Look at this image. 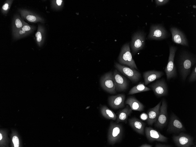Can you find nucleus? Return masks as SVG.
Listing matches in <instances>:
<instances>
[{"instance_id": "30", "label": "nucleus", "mask_w": 196, "mask_h": 147, "mask_svg": "<svg viewBox=\"0 0 196 147\" xmlns=\"http://www.w3.org/2000/svg\"><path fill=\"white\" fill-rule=\"evenodd\" d=\"M140 117L142 120L145 121L147 120L148 118V116L147 114L143 113L140 115Z\"/></svg>"}, {"instance_id": "25", "label": "nucleus", "mask_w": 196, "mask_h": 147, "mask_svg": "<svg viewBox=\"0 0 196 147\" xmlns=\"http://www.w3.org/2000/svg\"><path fill=\"white\" fill-rule=\"evenodd\" d=\"M31 29L30 27L28 25H25L23 26L21 30L19 32L20 34H22L25 33L26 31H29Z\"/></svg>"}, {"instance_id": "10", "label": "nucleus", "mask_w": 196, "mask_h": 147, "mask_svg": "<svg viewBox=\"0 0 196 147\" xmlns=\"http://www.w3.org/2000/svg\"><path fill=\"white\" fill-rule=\"evenodd\" d=\"M160 106V112L155 126L158 128L162 129L166 125L167 118V104L166 100L163 99Z\"/></svg>"}, {"instance_id": "1", "label": "nucleus", "mask_w": 196, "mask_h": 147, "mask_svg": "<svg viewBox=\"0 0 196 147\" xmlns=\"http://www.w3.org/2000/svg\"><path fill=\"white\" fill-rule=\"evenodd\" d=\"M196 58L192 54L186 51L181 54L179 60V67L182 79L185 80L190 72L192 67L196 62Z\"/></svg>"}, {"instance_id": "9", "label": "nucleus", "mask_w": 196, "mask_h": 147, "mask_svg": "<svg viewBox=\"0 0 196 147\" xmlns=\"http://www.w3.org/2000/svg\"><path fill=\"white\" fill-rule=\"evenodd\" d=\"M173 139L176 146L178 147H190L194 145L193 137L183 133L173 136Z\"/></svg>"}, {"instance_id": "27", "label": "nucleus", "mask_w": 196, "mask_h": 147, "mask_svg": "<svg viewBox=\"0 0 196 147\" xmlns=\"http://www.w3.org/2000/svg\"><path fill=\"white\" fill-rule=\"evenodd\" d=\"M12 141L15 147H18L19 146V140L18 138L16 136H15L13 137Z\"/></svg>"}, {"instance_id": "32", "label": "nucleus", "mask_w": 196, "mask_h": 147, "mask_svg": "<svg viewBox=\"0 0 196 147\" xmlns=\"http://www.w3.org/2000/svg\"><path fill=\"white\" fill-rule=\"evenodd\" d=\"M156 147H170L171 146L165 144L158 143L156 144L155 146Z\"/></svg>"}, {"instance_id": "17", "label": "nucleus", "mask_w": 196, "mask_h": 147, "mask_svg": "<svg viewBox=\"0 0 196 147\" xmlns=\"http://www.w3.org/2000/svg\"><path fill=\"white\" fill-rule=\"evenodd\" d=\"M161 102V101L155 107L148 110L147 113L148 116L147 123L149 125H152L156 122L159 114Z\"/></svg>"}, {"instance_id": "24", "label": "nucleus", "mask_w": 196, "mask_h": 147, "mask_svg": "<svg viewBox=\"0 0 196 147\" xmlns=\"http://www.w3.org/2000/svg\"><path fill=\"white\" fill-rule=\"evenodd\" d=\"M196 80V66L195 65L189 78V81L192 82Z\"/></svg>"}, {"instance_id": "6", "label": "nucleus", "mask_w": 196, "mask_h": 147, "mask_svg": "<svg viewBox=\"0 0 196 147\" xmlns=\"http://www.w3.org/2000/svg\"><path fill=\"white\" fill-rule=\"evenodd\" d=\"M145 42V35L141 31H138L133 35L131 42V47L132 53L136 54L142 49Z\"/></svg>"}, {"instance_id": "14", "label": "nucleus", "mask_w": 196, "mask_h": 147, "mask_svg": "<svg viewBox=\"0 0 196 147\" xmlns=\"http://www.w3.org/2000/svg\"><path fill=\"white\" fill-rule=\"evenodd\" d=\"M113 74L116 91H125L127 89L128 85L126 79L116 69L114 71Z\"/></svg>"}, {"instance_id": "18", "label": "nucleus", "mask_w": 196, "mask_h": 147, "mask_svg": "<svg viewBox=\"0 0 196 147\" xmlns=\"http://www.w3.org/2000/svg\"><path fill=\"white\" fill-rule=\"evenodd\" d=\"M163 74V72L160 71L151 70L144 72L143 73V77L145 85H146L151 82L160 78Z\"/></svg>"}, {"instance_id": "4", "label": "nucleus", "mask_w": 196, "mask_h": 147, "mask_svg": "<svg viewBox=\"0 0 196 147\" xmlns=\"http://www.w3.org/2000/svg\"><path fill=\"white\" fill-rule=\"evenodd\" d=\"M114 66L119 72L126 76L133 82H137L141 78V73L136 69L117 62L115 63Z\"/></svg>"}, {"instance_id": "29", "label": "nucleus", "mask_w": 196, "mask_h": 147, "mask_svg": "<svg viewBox=\"0 0 196 147\" xmlns=\"http://www.w3.org/2000/svg\"><path fill=\"white\" fill-rule=\"evenodd\" d=\"M36 40L38 43L40 42L42 40V36L41 33L38 31L37 32L36 34Z\"/></svg>"}, {"instance_id": "20", "label": "nucleus", "mask_w": 196, "mask_h": 147, "mask_svg": "<svg viewBox=\"0 0 196 147\" xmlns=\"http://www.w3.org/2000/svg\"><path fill=\"white\" fill-rule=\"evenodd\" d=\"M125 103L130 106L132 110L141 111L144 110V106L143 104L133 96L128 97Z\"/></svg>"}, {"instance_id": "5", "label": "nucleus", "mask_w": 196, "mask_h": 147, "mask_svg": "<svg viewBox=\"0 0 196 147\" xmlns=\"http://www.w3.org/2000/svg\"><path fill=\"white\" fill-rule=\"evenodd\" d=\"M100 85L106 92L111 94L116 93L115 85L113 73L109 72L104 74L101 78Z\"/></svg>"}, {"instance_id": "16", "label": "nucleus", "mask_w": 196, "mask_h": 147, "mask_svg": "<svg viewBox=\"0 0 196 147\" xmlns=\"http://www.w3.org/2000/svg\"><path fill=\"white\" fill-rule=\"evenodd\" d=\"M125 99V95L124 94L110 96L108 99L109 105L115 109L122 108L124 106Z\"/></svg>"}, {"instance_id": "22", "label": "nucleus", "mask_w": 196, "mask_h": 147, "mask_svg": "<svg viewBox=\"0 0 196 147\" xmlns=\"http://www.w3.org/2000/svg\"><path fill=\"white\" fill-rule=\"evenodd\" d=\"M100 111L103 116L105 118L114 121L116 120L117 116L116 114L106 106H102L100 108Z\"/></svg>"}, {"instance_id": "7", "label": "nucleus", "mask_w": 196, "mask_h": 147, "mask_svg": "<svg viewBox=\"0 0 196 147\" xmlns=\"http://www.w3.org/2000/svg\"><path fill=\"white\" fill-rule=\"evenodd\" d=\"M176 50L177 48L175 46H171L170 48L168 63L165 70L168 80L174 77L176 75V68L174 63V58Z\"/></svg>"}, {"instance_id": "33", "label": "nucleus", "mask_w": 196, "mask_h": 147, "mask_svg": "<svg viewBox=\"0 0 196 147\" xmlns=\"http://www.w3.org/2000/svg\"><path fill=\"white\" fill-rule=\"evenodd\" d=\"M9 4L7 3L5 4L2 6V9L4 10H6L8 8Z\"/></svg>"}, {"instance_id": "19", "label": "nucleus", "mask_w": 196, "mask_h": 147, "mask_svg": "<svg viewBox=\"0 0 196 147\" xmlns=\"http://www.w3.org/2000/svg\"><path fill=\"white\" fill-rule=\"evenodd\" d=\"M129 124L131 128L137 133L144 135L145 123L135 117L129 119Z\"/></svg>"}, {"instance_id": "36", "label": "nucleus", "mask_w": 196, "mask_h": 147, "mask_svg": "<svg viewBox=\"0 0 196 147\" xmlns=\"http://www.w3.org/2000/svg\"><path fill=\"white\" fill-rule=\"evenodd\" d=\"M2 138V135L1 134H0V140H1Z\"/></svg>"}, {"instance_id": "12", "label": "nucleus", "mask_w": 196, "mask_h": 147, "mask_svg": "<svg viewBox=\"0 0 196 147\" xmlns=\"http://www.w3.org/2000/svg\"><path fill=\"white\" fill-rule=\"evenodd\" d=\"M185 130L184 126L178 117L175 114H172L170 117L167 131L176 133Z\"/></svg>"}, {"instance_id": "34", "label": "nucleus", "mask_w": 196, "mask_h": 147, "mask_svg": "<svg viewBox=\"0 0 196 147\" xmlns=\"http://www.w3.org/2000/svg\"><path fill=\"white\" fill-rule=\"evenodd\" d=\"M140 147H152V146L148 144H143L141 145L140 146Z\"/></svg>"}, {"instance_id": "15", "label": "nucleus", "mask_w": 196, "mask_h": 147, "mask_svg": "<svg viewBox=\"0 0 196 147\" xmlns=\"http://www.w3.org/2000/svg\"><path fill=\"white\" fill-rule=\"evenodd\" d=\"M172 40L174 43L183 45L188 46L187 40L183 33L178 28L172 27L170 28Z\"/></svg>"}, {"instance_id": "8", "label": "nucleus", "mask_w": 196, "mask_h": 147, "mask_svg": "<svg viewBox=\"0 0 196 147\" xmlns=\"http://www.w3.org/2000/svg\"><path fill=\"white\" fill-rule=\"evenodd\" d=\"M168 36L167 31L162 25H152L150 27L148 38L151 40H161L166 38Z\"/></svg>"}, {"instance_id": "2", "label": "nucleus", "mask_w": 196, "mask_h": 147, "mask_svg": "<svg viewBox=\"0 0 196 147\" xmlns=\"http://www.w3.org/2000/svg\"><path fill=\"white\" fill-rule=\"evenodd\" d=\"M118 60L120 64L126 65L133 69H138L130 52L129 43H125L122 46Z\"/></svg>"}, {"instance_id": "26", "label": "nucleus", "mask_w": 196, "mask_h": 147, "mask_svg": "<svg viewBox=\"0 0 196 147\" xmlns=\"http://www.w3.org/2000/svg\"><path fill=\"white\" fill-rule=\"evenodd\" d=\"M169 0H156L155 1L157 6H161L167 3Z\"/></svg>"}, {"instance_id": "35", "label": "nucleus", "mask_w": 196, "mask_h": 147, "mask_svg": "<svg viewBox=\"0 0 196 147\" xmlns=\"http://www.w3.org/2000/svg\"><path fill=\"white\" fill-rule=\"evenodd\" d=\"M62 1V0H56L57 4L58 6H60L61 5Z\"/></svg>"}, {"instance_id": "21", "label": "nucleus", "mask_w": 196, "mask_h": 147, "mask_svg": "<svg viewBox=\"0 0 196 147\" xmlns=\"http://www.w3.org/2000/svg\"><path fill=\"white\" fill-rule=\"evenodd\" d=\"M132 113V110L128 105L124 109L120 110L119 112L116 119V122L119 123L120 122L127 123L128 116Z\"/></svg>"}, {"instance_id": "23", "label": "nucleus", "mask_w": 196, "mask_h": 147, "mask_svg": "<svg viewBox=\"0 0 196 147\" xmlns=\"http://www.w3.org/2000/svg\"><path fill=\"white\" fill-rule=\"evenodd\" d=\"M151 89L145 85L144 82H140L137 85L133 87L129 91L128 94L132 95L135 94L149 91Z\"/></svg>"}, {"instance_id": "31", "label": "nucleus", "mask_w": 196, "mask_h": 147, "mask_svg": "<svg viewBox=\"0 0 196 147\" xmlns=\"http://www.w3.org/2000/svg\"><path fill=\"white\" fill-rule=\"evenodd\" d=\"M15 25L16 27L18 28H20L22 26V23L20 20L18 18H17L15 20Z\"/></svg>"}, {"instance_id": "3", "label": "nucleus", "mask_w": 196, "mask_h": 147, "mask_svg": "<svg viewBox=\"0 0 196 147\" xmlns=\"http://www.w3.org/2000/svg\"><path fill=\"white\" fill-rule=\"evenodd\" d=\"M123 131L121 124L111 121L108 131V143L110 145H113L119 141L122 137Z\"/></svg>"}, {"instance_id": "28", "label": "nucleus", "mask_w": 196, "mask_h": 147, "mask_svg": "<svg viewBox=\"0 0 196 147\" xmlns=\"http://www.w3.org/2000/svg\"><path fill=\"white\" fill-rule=\"evenodd\" d=\"M27 19L30 22H33L36 20V18L33 15H28L26 17Z\"/></svg>"}, {"instance_id": "11", "label": "nucleus", "mask_w": 196, "mask_h": 147, "mask_svg": "<svg viewBox=\"0 0 196 147\" xmlns=\"http://www.w3.org/2000/svg\"><path fill=\"white\" fill-rule=\"evenodd\" d=\"M145 132L148 140L151 142L156 141L162 142H166L167 138L161 134L159 131L151 127H146Z\"/></svg>"}, {"instance_id": "13", "label": "nucleus", "mask_w": 196, "mask_h": 147, "mask_svg": "<svg viewBox=\"0 0 196 147\" xmlns=\"http://www.w3.org/2000/svg\"><path fill=\"white\" fill-rule=\"evenodd\" d=\"M158 97L166 96L168 93L167 84L163 79L157 80L149 86Z\"/></svg>"}]
</instances>
